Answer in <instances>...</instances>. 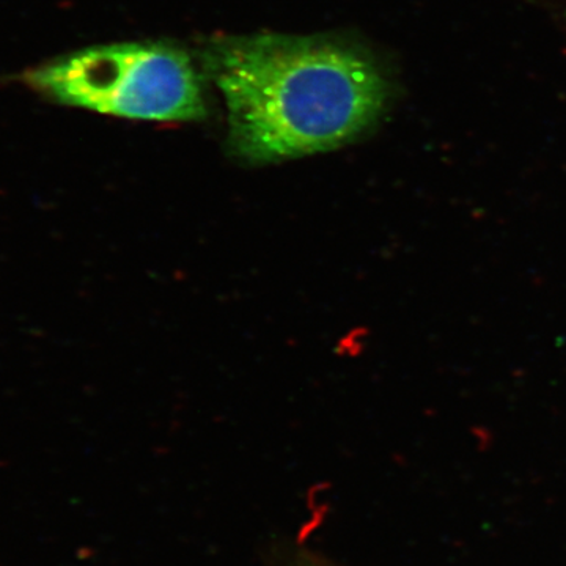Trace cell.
Returning a JSON list of instances; mask_svg holds the SVG:
<instances>
[{"label":"cell","instance_id":"6da1fadb","mask_svg":"<svg viewBox=\"0 0 566 566\" xmlns=\"http://www.w3.org/2000/svg\"><path fill=\"white\" fill-rule=\"evenodd\" d=\"M203 66L226 103L230 150L249 164L345 147L379 120L390 98L370 54L327 36L212 41Z\"/></svg>","mask_w":566,"mask_h":566},{"label":"cell","instance_id":"7a4b0ae2","mask_svg":"<svg viewBox=\"0 0 566 566\" xmlns=\"http://www.w3.org/2000/svg\"><path fill=\"white\" fill-rule=\"evenodd\" d=\"M48 102L145 122L207 117L202 77L188 52L167 43H114L71 52L25 71Z\"/></svg>","mask_w":566,"mask_h":566}]
</instances>
